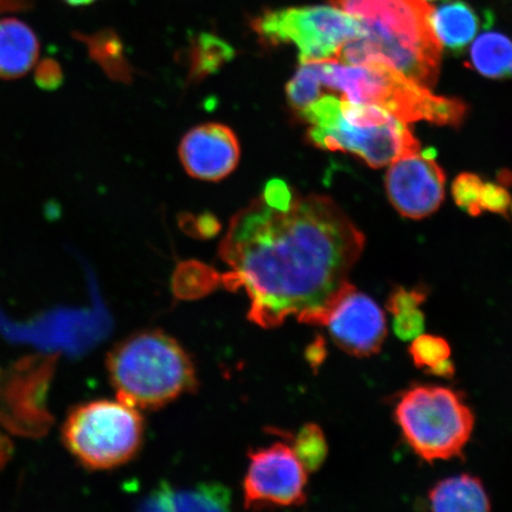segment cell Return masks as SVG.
<instances>
[{"mask_svg": "<svg viewBox=\"0 0 512 512\" xmlns=\"http://www.w3.org/2000/svg\"><path fill=\"white\" fill-rule=\"evenodd\" d=\"M364 236L329 197L273 204L260 196L233 217L220 256L224 284L243 288L248 317L272 329L296 317L320 325L347 288Z\"/></svg>", "mask_w": 512, "mask_h": 512, "instance_id": "1", "label": "cell"}, {"mask_svg": "<svg viewBox=\"0 0 512 512\" xmlns=\"http://www.w3.org/2000/svg\"><path fill=\"white\" fill-rule=\"evenodd\" d=\"M360 19L366 35L349 41L337 61L350 66L382 62L426 88L438 80L441 44L435 37L433 8L425 0H330Z\"/></svg>", "mask_w": 512, "mask_h": 512, "instance_id": "2", "label": "cell"}, {"mask_svg": "<svg viewBox=\"0 0 512 512\" xmlns=\"http://www.w3.org/2000/svg\"><path fill=\"white\" fill-rule=\"evenodd\" d=\"M107 370L118 400L137 409L162 408L198 386L188 352L160 330L138 332L115 345Z\"/></svg>", "mask_w": 512, "mask_h": 512, "instance_id": "3", "label": "cell"}, {"mask_svg": "<svg viewBox=\"0 0 512 512\" xmlns=\"http://www.w3.org/2000/svg\"><path fill=\"white\" fill-rule=\"evenodd\" d=\"M324 87L342 92L356 104L383 108L403 124L426 120L435 125L458 127L463 124V101L433 95L428 88L406 78L382 62L350 66L337 60L317 61Z\"/></svg>", "mask_w": 512, "mask_h": 512, "instance_id": "4", "label": "cell"}, {"mask_svg": "<svg viewBox=\"0 0 512 512\" xmlns=\"http://www.w3.org/2000/svg\"><path fill=\"white\" fill-rule=\"evenodd\" d=\"M394 415L408 445L428 463L462 457L475 427L463 396L440 386L406 390Z\"/></svg>", "mask_w": 512, "mask_h": 512, "instance_id": "5", "label": "cell"}, {"mask_svg": "<svg viewBox=\"0 0 512 512\" xmlns=\"http://www.w3.org/2000/svg\"><path fill=\"white\" fill-rule=\"evenodd\" d=\"M300 113L311 124L312 144L326 151L354 153L371 168L420 151L418 140L399 119L347 117L341 111V100L332 95L320 96Z\"/></svg>", "mask_w": 512, "mask_h": 512, "instance_id": "6", "label": "cell"}, {"mask_svg": "<svg viewBox=\"0 0 512 512\" xmlns=\"http://www.w3.org/2000/svg\"><path fill=\"white\" fill-rule=\"evenodd\" d=\"M144 420L123 401L96 400L73 409L62 427L68 451L89 470L124 465L142 447Z\"/></svg>", "mask_w": 512, "mask_h": 512, "instance_id": "7", "label": "cell"}, {"mask_svg": "<svg viewBox=\"0 0 512 512\" xmlns=\"http://www.w3.org/2000/svg\"><path fill=\"white\" fill-rule=\"evenodd\" d=\"M254 30L267 43H293L302 62L337 60L345 44L366 35L360 19L322 5L266 11Z\"/></svg>", "mask_w": 512, "mask_h": 512, "instance_id": "8", "label": "cell"}, {"mask_svg": "<svg viewBox=\"0 0 512 512\" xmlns=\"http://www.w3.org/2000/svg\"><path fill=\"white\" fill-rule=\"evenodd\" d=\"M307 470L293 448L274 443L249 452L243 480L247 509L297 507L306 502Z\"/></svg>", "mask_w": 512, "mask_h": 512, "instance_id": "9", "label": "cell"}, {"mask_svg": "<svg viewBox=\"0 0 512 512\" xmlns=\"http://www.w3.org/2000/svg\"><path fill=\"white\" fill-rule=\"evenodd\" d=\"M446 177L435 152H416L394 160L387 172L390 203L403 217L421 220L437 211L445 198Z\"/></svg>", "mask_w": 512, "mask_h": 512, "instance_id": "10", "label": "cell"}, {"mask_svg": "<svg viewBox=\"0 0 512 512\" xmlns=\"http://www.w3.org/2000/svg\"><path fill=\"white\" fill-rule=\"evenodd\" d=\"M320 326L329 330L339 349L355 357L377 354L388 332L381 307L351 284L332 304Z\"/></svg>", "mask_w": 512, "mask_h": 512, "instance_id": "11", "label": "cell"}, {"mask_svg": "<svg viewBox=\"0 0 512 512\" xmlns=\"http://www.w3.org/2000/svg\"><path fill=\"white\" fill-rule=\"evenodd\" d=\"M236 134L226 125L204 124L192 128L182 139L179 157L191 177L217 182L236 169L240 160Z\"/></svg>", "mask_w": 512, "mask_h": 512, "instance_id": "12", "label": "cell"}, {"mask_svg": "<svg viewBox=\"0 0 512 512\" xmlns=\"http://www.w3.org/2000/svg\"><path fill=\"white\" fill-rule=\"evenodd\" d=\"M232 494L220 483H203L190 488H176L160 483L147 495L140 510L146 511H227Z\"/></svg>", "mask_w": 512, "mask_h": 512, "instance_id": "13", "label": "cell"}, {"mask_svg": "<svg viewBox=\"0 0 512 512\" xmlns=\"http://www.w3.org/2000/svg\"><path fill=\"white\" fill-rule=\"evenodd\" d=\"M40 42L29 25L16 18L0 21V79L16 80L34 68Z\"/></svg>", "mask_w": 512, "mask_h": 512, "instance_id": "14", "label": "cell"}, {"mask_svg": "<svg viewBox=\"0 0 512 512\" xmlns=\"http://www.w3.org/2000/svg\"><path fill=\"white\" fill-rule=\"evenodd\" d=\"M431 509L437 512H484L491 501L480 479L462 475L441 480L428 494Z\"/></svg>", "mask_w": 512, "mask_h": 512, "instance_id": "15", "label": "cell"}, {"mask_svg": "<svg viewBox=\"0 0 512 512\" xmlns=\"http://www.w3.org/2000/svg\"><path fill=\"white\" fill-rule=\"evenodd\" d=\"M435 37L441 47L460 51L469 46L478 31V18L469 5L452 0L433 9L431 17Z\"/></svg>", "mask_w": 512, "mask_h": 512, "instance_id": "16", "label": "cell"}, {"mask_svg": "<svg viewBox=\"0 0 512 512\" xmlns=\"http://www.w3.org/2000/svg\"><path fill=\"white\" fill-rule=\"evenodd\" d=\"M471 62L486 78L512 79V41L498 32H486L473 44Z\"/></svg>", "mask_w": 512, "mask_h": 512, "instance_id": "17", "label": "cell"}, {"mask_svg": "<svg viewBox=\"0 0 512 512\" xmlns=\"http://www.w3.org/2000/svg\"><path fill=\"white\" fill-rule=\"evenodd\" d=\"M409 355L416 367L428 374L452 377L456 373L451 361V348L446 339L433 335H419L409 348Z\"/></svg>", "mask_w": 512, "mask_h": 512, "instance_id": "18", "label": "cell"}, {"mask_svg": "<svg viewBox=\"0 0 512 512\" xmlns=\"http://www.w3.org/2000/svg\"><path fill=\"white\" fill-rule=\"evenodd\" d=\"M85 42L89 54L108 76L121 82L131 79V68L125 60L124 49L118 38L102 32L94 37H88Z\"/></svg>", "mask_w": 512, "mask_h": 512, "instance_id": "19", "label": "cell"}, {"mask_svg": "<svg viewBox=\"0 0 512 512\" xmlns=\"http://www.w3.org/2000/svg\"><path fill=\"white\" fill-rule=\"evenodd\" d=\"M234 56V51L219 38L202 35L191 51L190 76L201 80L219 70Z\"/></svg>", "mask_w": 512, "mask_h": 512, "instance_id": "20", "label": "cell"}, {"mask_svg": "<svg viewBox=\"0 0 512 512\" xmlns=\"http://www.w3.org/2000/svg\"><path fill=\"white\" fill-rule=\"evenodd\" d=\"M322 87L317 61L302 62V66L286 87L287 100L293 108L302 112L320 98Z\"/></svg>", "mask_w": 512, "mask_h": 512, "instance_id": "21", "label": "cell"}, {"mask_svg": "<svg viewBox=\"0 0 512 512\" xmlns=\"http://www.w3.org/2000/svg\"><path fill=\"white\" fill-rule=\"evenodd\" d=\"M292 448L307 472L317 471L328 456V443L317 425L303 427L293 438Z\"/></svg>", "mask_w": 512, "mask_h": 512, "instance_id": "22", "label": "cell"}, {"mask_svg": "<svg viewBox=\"0 0 512 512\" xmlns=\"http://www.w3.org/2000/svg\"><path fill=\"white\" fill-rule=\"evenodd\" d=\"M484 181L475 174H462L452 185L454 201L457 206L471 216L482 214L480 210V194H482Z\"/></svg>", "mask_w": 512, "mask_h": 512, "instance_id": "23", "label": "cell"}, {"mask_svg": "<svg viewBox=\"0 0 512 512\" xmlns=\"http://www.w3.org/2000/svg\"><path fill=\"white\" fill-rule=\"evenodd\" d=\"M393 328L402 341H413L425 328V316L420 307L393 313Z\"/></svg>", "mask_w": 512, "mask_h": 512, "instance_id": "24", "label": "cell"}, {"mask_svg": "<svg viewBox=\"0 0 512 512\" xmlns=\"http://www.w3.org/2000/svg\"><path fill=\"white\" fill-rule=\"evenodd\" d=\"M480 210L482 213L491 211L509 217L510 211L512 213V197L509 191L502 185L484 181L480 194Z\"/></svg>", "mask_w": 512, "mask_h": 512, "instance_id": "25", "label": "cell"}, {"mask_svg": "<svg viewBox=\"0 0 512 512\" xmlns=\"http://www.w3.org/2000/svg\"><path fill=\"white\" fill-rule=\"evenodd\" d=\"M426 300V293L420 290L408 291L406 288L399 287L398 290L390 294L388 300V310L390 313L402 310L414 309L420 307Z\"/></svg>", "mask_w": 512, "mask_h": 512, "instance_id": "26", "label": "cell"}, {"mask_svg": "<svg viewBox=\"0 0 512 512\" xmlns=\"http://www.w3.org/2000/svg\"><path fill=\"white\" fill-rule=\"evenodd\" d=\"M62 80V70L56 61L49 59L37 64L36 82L38 86L51 91V89L59 87Z\"/></svg>", "mask_w": 512, "mask_h": 512, "instance_id": "27", "label": "cell"}, {"mask_svg": "<svg viewBox=\"0 0 512 512\" xmlns=\"http://www.w3.org/2000/svg\"><path fill=\"white\" fill-rule=\"evenodd\" d=\"M190 220L194 222V228L197 234L200 236H213L219 230V222H217L216 217L210 214H204L200 217H190Z\"/></svg>", "mask_w": 512, "mask_h": 512, "instance_id": "28", "label": "cell"}, {"mask_svg": "<svg viewBox=\"0 0 512 512\" xmlns=\"http://www.w3.org/2000/svg\"><path fill=\"white\" fill-rule=\"evenodd\" d=\"M70 5H87L95 2V0H66Z\"/></svg>", "mask_w": 512, "mask_h": 512, "instance_id": "29", "label": "cell"}, {"mask_svg": "<svg viewBox=\"0 0 512 512\" xmlns=\"http://www.w3.org/2000/svg\"><path fill=\"white\" fill-rule=\"evenodd\" d=\"M10 3L9 0H0V11H3L6 8H9Z\"/></svg>", "mask_w": 512, "mask_h": 512, "instance_id": "30", "label": "cell"}, {"mask_svg": "<svg viewBox=\"0 0 512 512\" xmlns=\"http://www.w3.org/2000/svg\"><path fill=\"white\" fill-rule=\"evenodd\" d=\"M425 2H428V0H425Z\"/></svg>", "mask_w": 512, "mask_h": 512, "instance_id": "31", "label": "cell"}]
</instances>
